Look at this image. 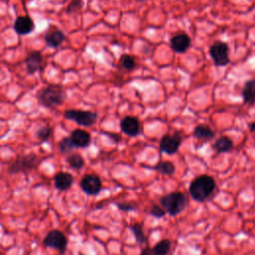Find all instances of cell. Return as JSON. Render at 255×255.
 Returning a JSON list of instances; mask_svg holds the SVG:
<instances>
[{
    "label": "cell",
    "mask_w": 255,
    "mask_h": 255,
    "mask_svg": "<svg viewBox=\"0 0 255 255\" xmlns=\"http://www.w3.org/2000/svg\"><path fill=\"white\" fill-rule=\"evenodd\" d=\"M216 183L212 176L201 174L195 177L189 185V193L191 197L198 201L203 202L207 200L215 190Z\"/></svg>",
    "instance_id": "1"
},
{
    "label": "cell",
    "mask_w": 255,
    "mask_h": 255,
    "mask_svg": "<svg viewBox=\"0 0 255 255\" xmlns=\"http://www.w3.org/2000/svg\"><path fill=\"white\" fill-rule=\"evenodd\" d=\"M37 100L39 105L53 109L64 103L66 100V92L60 85L49 84L38 92Z\"/></svg>",
    "instance_id": "2"
},
{
    "label": "cell",
    "mask_w": 255,
    "mask_h": 255,
    "mask_svg": "<svg viewBox=\"0 0 255 255\" xmlns=\"http://www.w3.org/2000/svg\"><path fill=\"white\" fill-rule=\"evenodd\" d=\"M159 201L163 210L171 216H175L182 212L188 204V199L186 195L179 191L168 193L160 197Z\"/></svg>",
    "instance_id": "3"
},
{
    "label": "cell",
    "mask_w": 255,
    "mask_h": 255,
    "mask_svg": "<svg viewBox=\"0 0 255 255\" xmlns=\"http://www.w3.org/2000/svg\"><path fill=\"white\" fill-rule=\"evenodd\" d=\"M41 159L34 153H29L26 155H22L17 157L8 167L9 173H19V172H27L32 169H35Z\"/></svg>",
    "instance_id": "4"
},
{
    "label": "cell",
    "mask_w": 255,
    "mask_h": 255,
    "mask_svg": "<svg viewBox=\"0 0 255 255\" xmlns=\"http://www.w3.org/2000/svg\"><path fill=\"white\" fill-rule=\"evenodd\" d=\"M209 55L216 67H225L229 64V46L222 41H215L209 47Z\"/></svg>",
    "instance_id": "5"
},
{
    "label": "cell",
    "mask_w": 255,
    "mask_h": 255,
    "mask_svg": "<svg viewBox=\"0 0 255 255\" xmlns=\"http://www.w3.org/2000/svg\"><path fill=\"white\" fill-rule=\"evenodd\" d=\"M64 118L70 121L75 122L79 126L91 127L96 124L98 120V114L91 111H82V110H67L64 113Z\"/></svg>",
    "instance_id": "6"
},
{
    "label": "cell",
    "mask_w": 255,
    "mask_h": 255,
    "mask_svg": "<svg viewBox=\"0 0 255 255\" xmlns=\"http://www.w3.org/2000/svg\"><path fill=\"white\" fill-rule=\"evenodd\" d=\"M181 142L182 136L178 132H175L173 134L167 133L161 136L159 140V149L161 152L171 155L177 152L179 146L181 145Z\"/></svg>",
    "instance_id": "7"
},
{
    "label": "cell",
    "mask_w": 255,
    "mask_h": 255,
    "mask_svg": "<svg viewBox=\"0 0 255 255\" xmlns=\"http://www.w3.org/2000/svg\"><path fill=\"white\" fill-rule=\"evenodd\" d=\"M44 245L55 248L60 252H65L67 247V238L61 231L52 230L45 236Z\"/></svg>",
    "instance_id": "8"
},
{
    "label": "cell",
    "mask_w": 255,
    "mask_h": 255,
    "mask_svg": "<svg viewBox=\"0 0 255 255\" xmlns=\"http://www.w3.org/2000/svg\"><path fill=\"white\" fill-rule=\"evenodd\" d=\"M121 130L128 136H136L141 132V124L137 118L127 116L121 120Z\"/></svg>",
    "instance_id": "9"
},
{
    "label": "cell",
    "mask_w": 255,
    "mask_h": 255,
    "mask_svg": "<svg viewBox=\"0 0 255 255\" xmlns=\"http://www.w3.org/2000/svg\"><path fill=\"white\" fill-rule=\"evenodd\" d=\"M81 187L89 195H96L102 189V180L96 174H87L81 180Z\"/></svg>",
    "instance_id": "10"
},
{
    "label": "cell",
    "mask_w": 255,
    "mask_h": 255,
    "mask_svg": "<svg viewBox=\"0 0 255 255\" xmlns=\"http://www.w3.org/2000/svg\"><path fill=\"white\" fill-rule=\"evenodd\" d=\"M13 28L17 35L25 36L35 30V23L34 20L28 15L18 16L14 21Z\"/></svg>",
    "instance_id": "11"
},
{
    "label": "cell",
    "mask_w": 255,
    "mask_h": 255,
    "mask_svg": "<svg viewBox=\"0 0 255 255\" xmlns=\"http://www.w3.org/2000/svg\"><path fill=\"white\" fill-rule=\"evenodd\" d=\"M190 44H191V39L185 33H178L172 36L169 40V45L171 50L178 54H183L184 52H186L187 49L190 47Z\"/></svg>",
    "instance_id": "12"
},
{
    "label": "cell",
    "mask_w": 255,
    "mask_h": 255,
    "mask_svg": "<svg viewBox=\"0 0 255 255\" xmlns=\"http://www.w3.org/2000/svg\"><path fill=\"white\" fill-rule=\"evenodd\" d=\"M45 43L50 48H58L65 41L66 36L62 30L57 27L51 26L44 36Z\"/></svg>",
    "instance_id": "13"
},
{
    "label": "cell",
    "mask_w": 255,
    "mask_h": 255,
    "mask_svg": "<svg viewBox=\"0 0 255 255\" xmlns=\"http://www.w3.org/2000/svg\"><path fill=\"white\" fill-rule=\"evenodd\" d=\"M26 71L28 74H35L42 69L43 55L39 51L30 52L24 60Z\"/></svg>",
    "instance_id": "14"
},
{
    "label": "cell",
    "mask_w": 255,
    "mask_h": 255,
    "mask_svg": "<svg viewBox=\"0 0 255 255\" xmlns=\"http://www.w3.org/2000/svg\"><path fill=\"white\" fill-rule=\"evenodd\" d=\"M70 137H71L75 147L85 148V147L89 146L91 143V134L87 130L82 129V128L74 129L71 132Z\"/></svg>",
    "instance_id": "15"
},
{
    "label": "cell",
    "mask_w": 255,
    "mask_h": 255,
    "mask_svg": "<svg viewBox=\"0 0 255 255\" xmlns=\"http://www.w3.org/2000/svg\"><path fill=\"white\" fill-rule=\"evenodd\" d=\"M241 95L245 105L253 106L255 104V79H250L245 82Z\"/></svg>",
    "instance_id": "16"
},
{
    "label": "cell",
    "mask_w": 255,
    "mask_h": 255,
    "mask_svg": "<svg viewBox=\"0 0 255 255\" xmlns=\"http://www.w3.org/2000/svg\"><path fill=\"white\" fill-rule=\"evenodd\" d=\"M73 181H74V178H73L72 174L69 172L61 171V172H58L54 177L55 186L59 190L69 189L72 186Z\"/></svg>",
    "instance_id": "17"
},
{
    "label": "cell",
    "mask_w": 255,
    "mask_h": 255,
    "mask_svg": "<svg viewBox=\"0 0 255 255\" xmlns=\"http://www.w3.org/2000/svg\"><path fill=\"white\" fill-rule=\"evenodd\" d=\"M193 136L199 140L208 141L215 136V132L206 125H198L193 129Z\"/></svg>",
    "instance_id": "18"
},
{
    "label": "cell",
    "mask_w": 255,
    "mask_h": 255,
    "mask_svg": "<svg viewBox=\"0 0 255 255\" xmlns=\"http://www.w3.org/2000/svg\"><path fill=\"white\" fill-rule=\"evenodd\" d=\"M212 147L218 153H225V152H229L233 149L234 143L230 137H228L226 135H222L214 141Z\"/></svg>",
    "instance_id": "19"
},
{
    "label": "cell",
    "mask_w": 255,
    "mask_h": 255,
    "mask_svg": "<svg viewBox=\"0 0 255 255\" xmlns=\"http://www.w3.org/2000/svg\"><path fill=\"white\" fill-rule=\"evenodd\" d=\"M170 246L171 242L169 239H162L151 248V255H167Z\"/></svg>",
    "instance_id": "20"
},
{
    "label": "cell",
    "mask_w": 255,
    "mask_h": 255,
    "mask_svg": "<svg viewBox=\"0 0 255 255\" xmlns=\"http://www.w3.org/2000/svg\"><path fill=\"white\" fill-rule=\"evenodd\" d=\"M153 169L163 175H172L175 172V166L171 161H159L153 166Z\"/></svg>",
    "instance_id": "21"
},
{
    "label": "cell",
    "mask_w": 255,
    "mask_h": 255,
    "mask_svg": "<svg viewBox=\"0 0 255 255\" xmlns=\"http://www.w3.org/2000/svg\"><path fill=\"white\" fill-rule=\"evenodd\" d=\"M120 66L128 71V72H130L132 70H134V68L136 67V61H135V58L129 54H123L121 57H120Z\"/></svg>",
    "instance_id": "22"
},
{
    "label": "cell",
    "mask_w": 255,
    "mask_h": 255,
    "mask_svg": "<svg viewBox=\"0 0 255 255\" xmlns=\"http://www.w3.org/2000/svg\"><path fill=\"white\" fill-rule=\"evenodd\" d=\"M67 162L74 169H81L85 164V160H84L83 156L78 152L70 153L67 156Z\"/></svg>",
    "instance_id": "23"
},
{
    "label": "cell",
    "mask_w": 255,
    "mask_h": 255,
    "mask_svg": "<svg viewBox=\"0 0 255 255\" xmlns=\"http://www.w3.org/2000/svg\"><path fill=\"white\" fill-rule=\"evenodd\" d=\"M129 229L131 230V232L135 238V241L137 243H139V244L146 243V237L144 235L141 223H133L129 226Z\"/></svg>",
    "instance_id": "24"
},
{
    "label": "cell",
    "mask_w": 255,
    "mask_h": 255,
    "mask_svg": "<svg viewBox=\"0 0 255 255\" xmlns=\"http://www.w3.org/2000/svg\"><path fill=\"white\" fill-rule=\"evenodd\" d=\"M75 148V145L71 139L70 136H66L63 137L60 141H59V149L61 152L63 153H69L71 152L73 149Z\"/></svg>",
    "instance_id": "25"
},
{
    "label": "cell",
    "mask_w": 255,
    "mask_h": 255,
    "mask_svg": "<svg viewBox=\"0 0 255 255\" xmlns=\"http://www.w3.org/2000/svg\"><path fill=\"white\" fill-rule=\"evenodd\" d=\"M36 135H37V138H38L41 142L47 141V140L51 137V135H52V128H51L49 126L42 127V128H40L36 131Z\"/></svg>",
    "instance_id": "26"
},
{
    "label": "cell",
    "mask_w": 255,
    "mask_h": 255,
    "mask_svg": "<svg viewBox=\"0 0 255 255\" xmlns=\"http://www.w3.org/2000/svg\"><path fill=\"white\" fill-rule=\"evenodd\" d=\"M83 6H84L83 0H72L66 8V13L67 14H75V13L81 11Z\"/></svg>",
    "instance_id": "27"
},
{
    "label": "cell",
    "mask_w": 255,
    "mask_h": 255,
    "mask_svg": "<svg viewBox=\"0 0 255 255\" xmlns=\"http://www.w3.org/2000/svg\"><path fill=\"white\" fill-rule=\"evenodd\" d=\"M149 214L155 218H161L165 215V211L163 210V208L161 206L152 205L149 210Z\"/></svg>",
    "instance_id": "28"
},
{
    "label": "cell",
    "mask_w": 255,
    "mask_h": 255,
    "mask_svg": "<svg viewBox=\"0 0 255 255\" xmlns=\"http://www.w3.org/2000/svg\"><path fill=\"white\" fill-rule=\"evenodd\" d=\"M116 205L120 210H123V211H132L135 209V205L129 202H120V203H117Z\"/></svg>",
    "instance_id": "29"
},
{
    "label": "cell",
    "mask_w": 255,
    "mask_h": 255,
    "mask_svg": "<svg viewBox=\"0 0 255 255\" xmlns=\"http://www.w3.org/2000/svg\"><path fill=\"white\" fill-rule=\"evenodd\" d=\"M139 255H151V248H149L148 246H147V247H144V248L140 251Z\"/></svg>",
    "instance_id": "30"
},
{
    "label": "cell",
    "mask_w": 255,
    "mask_h": 255,
    "mask_svg": "<svg viewBox=\"0 0 255 255\" xmlns=\"http://www.w3.org/2000/svg\"><path fill=\"white\" fill-rule=\"evenodd\" d=\"M249 129H250V131H255V122L250 123V125H249Z\"/></svg>",
    "instance_id": "31"
},
{
    "label": "cell",
    "mask_w": 255,
    "mask_h": 255,
    "mask_svg": "<svg viewBox=\"0 0 255 255\" xmlns=\"http://www.w3.org/2000/svg\"><path fill=\"white\" fill-rule=\"evenodd\" d=\"M136 2H139V3H142V2H145V1H147V0H135Z\"/></svg>",
    "instance_id": "32"
}]
</instances>
